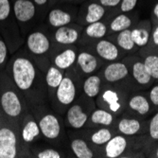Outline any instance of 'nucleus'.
I'll use <instances>...</instances> for the list:
<instances>
[{
	"mask_svg": "<svg viewBox=\"0 0 158 158\" xmlns=\"http://www.w3.org/2000/svg\"><path fill=\"white\" fill-rule=\"evenodd\" d=\"M130 65V67H128L130 70V75L132 76L134 82L140 87H148L152 81V78L148 72L143 61L135 60Z\"/></svg>",
	"mask_w": 158,
	"mask_h": 158,
	"instance_id": "nucleus-28",
	"label": "nucleus"
},
{
	"mask_svg": "<svg viewBox=\"0 0 158 158\" xmlns=\"http://www.w3.org/2000/svg\"><path fill=\"white\" fill-rule=\"evenodd\" d=\"M117 118L118 117H116L112 113L102 108L96 107L90 114L84 128H99V127L112 128L117 122Z\"/></svg>",
	"mask_w": 158,
	"mask_h": 158,
	"instance_id": "nucleus-25",
	"label": "nucleus"
},
{
	"mask_svg": "<svg viewBox=\"0 0 158 158\" xmlns=\"http://www.w3.org/2000/svg\"><path fill=\"white\" fill-rule=\"evenodd\" d=\"M148 134L152 140L158 141V112L153 114L148 123Z\"/></svg>",
	"mask_w": 158,
	"mask_h": 158,
	"instance_id": "nucleus-35",
	"label": "nucleus"
},
{
	"mask_svg": "<svg viewBox=\"0 0 158 158\" xmlns=\"http://www.w3.org/2000/svg\"><path fill=\"white\" fill-rule=\"evenodd\" d=\"M19 135L24 149L30 153V147L33 143L42 139V134L36 118L28 111L23 117L19 125Z\"/></svg>",
	"mask_w": 158,
	"mask_h": 158,
	"instance_id": "nucleus-12",
	"label": "nucleus"
},
{
	"mask_svg": "<svg viewBox=\"0 0 158 158\" xmlns=\"http://www.w3.org/2000/svg\"><path fill=\"white\" fill-rule=\"evenodd\" d=\"M116 126L118 133L125 136L141 135L148 131V124L141 121L139 118L133 114L121 117V118L118 120Z\"/></svg>",
	"mask_w": 158,
	"mask_h": 158,
	"instance_id": "nucleus-23",
	"label": "nucleus"
},
{
	"mask_svg": "<svg viewBox=\"0 0 158 158\" xmlns=\"http://www.w3.org/2000/svg\"><path fill=\"white\" fill-rule=\"evenodd\" d=\"M77 132L89 142V144L96 150V152L98 148L99 149L103 147L114 135L113 130L108 127L83 128Z\"/></svg>",
	"mask_w": 158,
	"mask_h": 158,
	"instance_id": "nucleus-22",
	"label": "nucleus"
},
{
	"mask_svg": "<svg viewBox=\"0 0 158 158\" xmlns=\"http://www.w3.org/2000/svg\"><path fill=\"white\" fill-rule=\"evenodd\" d=\"M144 63L152 80H158V55L149 54L144 58Z\"/></svg>",
	"mask_w": 158,
	"mask_h": 158,
	"instance_id": "nucleus-33",
	"label": "nucleus"
},
{
	"mask_svg": "<svg viewBox=\"0 0 158 158\" xmlns=\"http://www.w3.org/2000/svg\"><path fill=\"white\" fill-rule=\"evenodd\" d=\"M96 107L95 99L81 93L64 114L63 118L65 128L72 131L83 129L90 114Z\"/></svg>",
	"mask_w": 158,
	"mask_h": 158,
	"instance_id": "nucleus-9",
	"label": "nucleus"
},
{
	"mask_svg": "<svg viewBox=\"0 0 158 158\" xmlns=\"http://www.w3.org/2000/svg\"><path fill=\"white\" fill-rule=\"evenodd\" d=\"M67 135L69 140V150L73 157L94 158L98 156L96 150L77 131L68 130Z\"/></svg>",
	"mask_w": 158,
	"mask_h": 158,
	"instance_id": "nucleus-19",
	"label": "nucleus"
},
{
	"mask_svg": "<svg viewBox=\"0 0 158 158\" xmlns=\"http://www.w3.org/2000/svg\"><path fill=\"white\" fill-rule=\"evenodd\" d=\"M45 74V80H46V85L48 90V102L53 97L56 89L58 88L59 84L61 83L65 71L59 69L58 67L54 66L52 64L48 65L46 69L43 71Z\"/></svg>",
	"mask_w": 158,
	"mask_h": 158,
	"instance_id": "nucleus-27",
	"label": "nucleus"
},
{
	"mask_svg": "<svg viewBox=\"0 0 158 158\" xmlns=\"http://www.w3.org/2000/svg\"><path fill=\"white\" fill-rule=\"evenodd\" d=\"M148 98L150 99L152 105L154 108H158V84L152 86L151 88V90L148 94Z\"/></svg>",
	"mask_w": 158,
	"mask_h": 158,
	"instance_id": "nucleus-38",
	"label": "nucleus"
},
{
	"mask_svg": "<svg viewBox=\"0 0 158 158\" xmlns=\"http://www.w3.org/2000/svg\"><path fill=\"white\" fill-rule=\"evenodd\" d=\"M31 158H65L72 157L71 154L60 148L53 146L45 140H39L30 147Z\"/></svg>",
	"mask_w": 158,
	"mask_h": 158,
	"instance_id": "nucleus-24",
	"label": "nucleus"
},
{
	"mask_svg": "<svg viewBox=\"0 0 158 158\" xmlns=\"http://www.w3.org/2000/svg\"><path fill=\"white\" fill-rule=\"evenodd\" d=\"M28 111L30 108L22 93L11 81L5 69L0 71V114L2 118L19 126Z\"/></svg>",
	"mask_w": 158,
	"mask_h": 158,
	"instance_id": "nucleus-3",
	"label": "nucleus"
},
{
	"mask_svg": "<svg viewBox=\"0 0 158 158\" xmlns=\"http://www.w3.org/2000/svg\"><path fill=\"white\" fill-rule=\"evenodd\" d=\"M1 120H2V116L0 114V123H1Z\"/></svg>",
	"mask_w": 158,
	"mask_h": 158,
	"instance_id": "nucleus-45",
	"label": "nucleus"
},
{
	"mask_svg": "<svg viewBox=\"0 0 158 158\" xmlns=\"http://www.w3.org/2000/svg\"><path fill=\"white\" fill-rule=\"evenodd\" d=\"M129 140L123 135H114L102 147L103 155L107 158H118L122 156L128 149Z\"/></svg>",
	"mask_w": 158,
	"mask_h": 158,
	"instance_id": "nucleus-26",
	"label": "nucleus"
},
{
	"mask_svg": "<svg viewBox=\"0 0 158 158\" xmlns=\"http://www.w3.org/2000/svg\"><path fill=\"white\" fill-rule=\"evenodd\" d=\"M80 48L87 49L97 55L105 63H111L118 61L121 57V51L119 48L114 44V41L107 38H102L95 41L90 44L84 45L82 47H78Z\"/></svg>",
	"mask_w": 158,
	"mask_h": 158,
	"instance_id": "nucleus-15",
	"label": "nucleus"
},
{
	"mask_svg": "<svg viewBox=\"0 0 158 158\" xmlns=\"http://www.w3.org/2000/svg\"><path fill=\"white\" fill-rule=\"evenodd\" d=\"M152 14H153V16L155 17L156 21L158 22V2L154 5L153 7V10H152Z\"/></svg>",
	"mask_w": 158,
	"mask_h": 158,
	"instance_id": "nucleus-42",
	"label": "nucleus"
},
{
	"mask_svg": "<svg viewBox=\"0 0 158 158\" xmlns=\"http://www.w3.org/2000/svg\"><path fill=\"white\" fill-rule=\"evenodd\" d=\"M124 112L130 113V114L137 118H146L152 112V107L148 96L135 93L128 96Z\"/></svg>",
	"mask_w": 158,
	"mask_h": 158,
	"instance_id": "nucleus-20",
	"label": "nucleus"
},
{
	"mask_svg": "<svg viewBox=\"0 0 158 158\" xmlns=\"http://www.w3.org/2000/svg\"><path fill=\"white\" fill-rule=\"evenodd\" d=\"M120 50L126 51V52H131L137 48L132 38V33H131V28L128 30H124L122 31L117 32L116 36V43H114Z\"/></svg>",
	"mask_w": 158,
	"mask_h": 158,
	"instance_id": "nucleus-32",
	"label": "nucleus"
},
{
	"mask_svg": "<svg viewBox=\"0 0 158 158\" xmlns=\"http://www.w3.org/2000/svg\"><path fill=\"white\" fill-rule=\"evenodd\" d=\"M13 15L19 27V31L25 36L42 24L39 10L33 0H10Z\"/></svg>",
	"mask_w": 158,
	"mask_h": 158,
	"instance_id": "nucleus-10",
	"label": "nucleus"
},
{
	"mask_svg": "<svg viewBox=\"0 0 158 158\" xmlns=\"http://www.w3.org/2000/svg\"><path fill=\"white\" fill-rule=\"evenodd\" d=\"M104 64L105 62L98 58L93 52L79 48L77 60L73 68L76 73L83 80L86 77L98 72Z\"/></svg>",
	"mask_w": 158,
	"mask_h": 158,
	"instance_id": "nucleus-13",
	"label": "nucleus"
},
{
	"mask_svg": "<svg viewBox=\"0 0 158 158\" xmlns=\"http://www.w3.org/2000/svg\"><path fill=\"white\" fill-rule=\"evenodd\" d=\"M97 1L106 9H114L119 6L121 0H97Z\"/></svg>",
	"mask_w": 158,
	"mask_h": 158,
	"instance_id": "nucleus-39",
	"label": "nucleus"
},
{
	"mask_svg": "<svg viewBox=\"0 0 158 158\" xmlns=\"http://www.w3.org/2000/svg\"><path fill=\"white\" fill-rule=\"evenodd\" d=\"M129 94L125 86L112 83H103L99 94L96 97V106L102 108L116 117H120L126 108Z\"/></svg>",
	"mask_w": 158,
	"mask_h": 158,
	"instance_id": "nucleus-8",
	"label": "nucleus"
},
{
	"mask_svg": "<svg viewBox=\"0 0 158 158\" xmlns=\"http://www.w3.org/2000/svg\"><path fill=\"white\" fill-rule=\"evenodd\" d=\"M108 9L99 4L97 0H85L78 8L76 23L84 27L91 23L103 20L107 15Z\"/></svg>",
	"mask_w": 158,
	"mask_h": 158,
	"instance_id": "nucleus-14",
	"label": "nucleus"
},
{
	"mask_svg": "<svg viewBox=\"0 0 158 158\" xmlns=\"http://www.w3.org/2000/svg\"><path fill=\"white\" fill-rule=\"evenodd\" d=\"M31 113L38 121L42 134V139L57 148L68 152L71 154L64 118L57 114L49 104L43 105Z\"/></svg>",
	"mask_w": 158,
	"mask_h": 158,
	"instance_id": "nucleus-2",
	"label": "nucleus"
},
{
	"mask_svg": "<svg viewBox=\"0 0 158 158\" xmlns=\"http://www.w3.org/2000/svg\"><path fill=\"white\" fill-rule=\"evenodd\" d=\"M25 157L30 158L31 156L21 143L19 126L2 118L0 123V158Z\"/></svg>",
	"mask_w": 158,
	"mask_h": 158,
	"instance_id": "nucleus-7",
	"label": "nucleus"
},
{
	"mask_svg": "<svg viewBox=\"0 0 158 158\" xmlns=\"http://www.w3.org/2000/svg\"><path fill=\"white\" fill-rule=\"evenodd\" d=\"M10 57V53L8 45L4 37L2 36L1 32H0V71L5 69Z\"/></svg>",
	"mask_w": 158,
	"mask_h": 158,
	"instance_id": "nucleus-34",
	"label": "nucleus"
},
{
	"mask_svg": "<svg viewBox=\"0 0 158 158\" xmlns=\"http://www.w3.org/2000/svg\"><path fill=\"white\" fill-rule=\"evenodd\" d=\"M108 31H109L108 22L105 21L104 19L95 23H91L89 25H86L83 27L81 38L77 46L82 47L84 45L90 44V43H93L99 39L105 38L106 36H108Z\"/></svg>",
	"mask_w": 158,
	"mask_h": 158,
	"instance_id": "nucleus-21",
	"label": "nucleus"
},
{
	"mask_svg": "<svg viewBox=\"0 0 158 158\" xmlns=\"http://www.w3.org/2000/svg\"><path fill=\"white\" fill-rule=\"evenodd\" d=\"M60 1V0H49V7H51L52 5L56 4V3H58Z\"/></svg>",
	"mask_w": 158,
	"mask_h": 158,
	"instance_id": "nucleus-43",
	"label": "nucleus"
},
{
	"mask_svg": "<svg viewBox=\"0 0 158 158\" xmlns=\"http://www.w3.org/2000/svg\"><path fill=\"white\" fill-rule=\"evenodd\" d=\"M5 71L24 96L31 112L49 104L45 74L24 47L10 55Z\"/></svg>",
	"mask_w": 158,
	"mask_h": 158,
	"instance_id": "nucleus-1",
	"label": "nucleus"
},
{
	"mask_svg": "<svg viewBox=\"0 0 158 158\" xmlns=\"http://www.w3.org/2000/svg\"><path fill=\"white\" fill-rule=\"evenodd\" d=\"M23 47L42 71L51 64L49 55L53 48V42L49 30L43 23L25 36Z\"/></svg>",
	"mask_w": 158,
	"mask_h": 158,
	"instance_id": "nucleus-4",
	"label": "nucleus"
},
{
	"mask_svg": "<svg viewBox=\"0 0 158 158\" xmlns=\"http://www.w3.org/2000/svg\"><path fill=\"white\" fill-rule=\"evenodd\" d=\"M103 81L98 72L92 74L82 80L81 90L82 94L91 98H96L102 88Z\"/></svg>",
	"mask_w": 158,
	"mask_h": 158,
	"instance_id": "nucleus-30",
	"label": "nucleus"
},
{
	"mask_svg": "<svg viewBox=\"0 0 158 158\" xmlns=\"http://www.w3.org/2000/svg\"><path fill=\"white\" fill-rule=\"evenodd\" d=\"M81 85L82 79L76 73L74 68L66 70L58 88L48 102L50 107L64 117L67 108L81 95Z\"/></svg>",
	"mask_w": 158,
	"mask_h": 158,
	"instance_id": "nucleus-5",
	"label": "nucleus"
},
{
	"mask_svg": "<svg viewBox=\"0 0 158 158\" xmlns=\"http://www.w3.org/2000/svg\"><path fill=\"white\" fill-rule=\"evenodd\" d=\"M33 2L39 10L40 17L43 22L48 9H49V0H33Z\"/></svg>",
	"mask_w": 158,
	"mask_h": 158,
	"instance_id": "nucleus-36",
	"label": "nucleus"
},
{
	"mask_svg": "<svg viewBox=\"0 0 158 158\" xmlns=\"http://www.w3.org/2000/svg\"><path fill=\"white\" fill-rule=\"evenodd\" d=\"M0 32L7 43L10 55L24 46L25 39L14 18L10 0H0Z\"/></svg>",
	"mask_w": 158,
	"mask_h": 158,
	"instance_id": "nucleus-6",
	"label": "nucleus"
},
{
	"mask_svg": "<svg viewBox=\"0 0 158 158\" xmlns=\"http://www.w3.org/2000/svg\"><path fill=\"white\" fill-rule=\"evenodd\" d=\"M78 8V5L59 1L49 7L43 24L48 30H54V28L74 23L77 19Z\"/></svg>",
	"mask_w": 158,
	"mask_h": 158,
	"instance_id": "nucleus-11",
	"label": "nucleus"
},
{
	"mask_svg": "<svg viewBox=\"0 0 158 158\" xmlns=\"http://www.w3.org/2000/svg\"><path fill=\"white\" fill-rule=\"evenodd\" d=\"M98 73L102 78L103 83L118 84L130 76V70L125 62L116 61L104 64Z\"/></svg>",
	"mask_w": 158,
	"mask_h": 158,
	"instance_id": "nucleus-18",
	"label": "nucleus"
},
{
	"mask_svg": "<svg viewBox=\"0 0 158 158\" xmlns=\"http://www.w3.org/2000/svg\"><path fill=\"white\" fill-rule=\"evenodd\" d=\"M133 22H134L133 17L127 14V12L119 13L114 17H113L111 21L108 23V27H109L108 34L117 33L124 30L131 28L133 26Z\"/></svg>",
	"mask_w": 158,
	"mask_h": 158,
	"instance_id": "nucleus-31",
	"label": "nucleus"
},
{
	"mask_svg": "<svg viewBox=\"0 0 158 158\" xmlns=\"http://www.w3.org/2000/svg\"><path fill=\"white\" fill-rule=\"evenodd\" d=\"M79 48L77 45L54 46L49 55L50 63L61 70L66 71L72 68L76 63Z\"/></svg>",
	"mask_w": 158,
	"mask_h": 158,
	"instance_id": "nucleus-16",
	"label": "nucleus"
},
{
	"mask_svg": "<svg viewBox=\"0 0 158 158\" xmlns=\"http://www.w3.org/2000/svg\"><path fill=\"white\" fill-rule=\"evenodd\" d=\"M152 24L150 21L139 22L134 28H131L132 38L137 48H145L150 42Z\"/></svg>",
	"mask_w": 158,
	"mask_h": 158,
	"instance_id": "nucleus-29",
	"label": "nucleus"
},
{
	"mask_svg": "<svg viewBox=\"0 0 158 158\" xmlns=\"http://www.w3.org/2000/svg\"><path fill=\"white\" fill-rule=\"evenodd\" d=\"M155 157L158 158V147L156 148V151H155Z\"/></svg>",
	"mask_w": 158,
	"mask_h": 158,
	"instance_id": "nucleus-44",
	"label": "nucleus"
},
{
	"mask_svg": "<svg viewBox=\"0 0 158 158\" xmlns=\"http://www.w3.org/2000/svg\"><path fill=\"white\" fill-rule=\"evenodd\" d=\"M138 0H121L119 4V10L120 12H131L133 11L136 5Z\"/></svg>",
	"mask_w": 158,
	"mask_h": 158,
	"instance_id": "nucleus-37",
	"label": "nucleus"
},
{
	"mask_svg": "<svg viewBox=\"0 0 158 158\" xmlns=\"http://www.w3.org/2000/svg\"><path fill=\"white\" fill-rule=\"evenodd\" d=\"M62 2H66V3H70V4H74V5H81L82 2H84L85 0H60Z\"/></svg>",
	"mask_w": 158,
	"mask_h": 158,
	"instance_id": "nucleus-41",
	"label": "nucleus"
},
{
	"mask_svg": "<svg viewBox=\"0 0 158 158\" xmlns=\"http://www.w3.org/2000/svg\"><path fill=\"white\" fill-rule=\"evenodd\" d=\"M82 30V26L74 22L54 30H49V31L54 46H70L78 44Z\"/></svg>",
	"mask_w": 158,
	"mask_h": 158,
	"instance_id": "nucleus-17",
	"label": "nucleus"
},
{
	"mask_svg": "<svg viewBox=\"0 0 158 158\" xmlns=\"http://www.w3.org/2000/svg\"><path fill=\"white\" fill-rule=\"evenodd\" d=\"M150 41L152 42V44L155 47H158V23L152 27L151 31V36H150ZM150 43V42H149Z\"/></svg>",
	"mask_w": 158,
	"mask_h": 158,
	"instance_id": "nucleus-40",
	"label": "nucleus"
}]
</instances>
